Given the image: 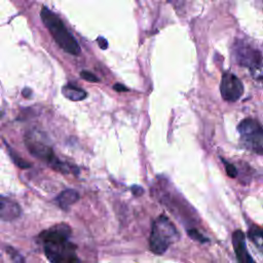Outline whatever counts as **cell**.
Instances as JSON below:
<instances>
[{
    "instance_id": "obj_3",
    "label": "cell",
    "mask_w": 263,
    "mask_h": 263,
    "mask_svg": "<svg viewBox=\"0 0 263 263\" xmlns=\"http://www.w3.org/2000/svg\"><path fill=\"white\" fill-rule=\"evenodd\" d=\"M179 236L177 228L168 218L159 216L152 224L149 238L150 250L156 255H161L172 243L179 239Z\"/></svg>"
},
{
    "instance_id": "obj_1",
    "label": "cell",
    "mask_w": 263,
    "mask_h": 263,
    "mask_svg": "<svg viewBox=\"0 0 263 263\" xmlns=\"http://www.w3.org/2000/svg\"><path fill=\"white\" fill-rule=\"evenodd\" d=\"M71 234L70 227L65 223L57 224L40 234L44 243V253L50 262L66 263L78 261L76 246L68 240Z\"/></svg>"
},
{
    "instance_id": "obj_13",
    "label": "cell",
    "mask_w": 263,
    "mask_h": 263,
    "mask_svg": "<svg viewBox=\"0 0 263 263\" xmlns=\"http://www.w3.org/2000/svg\"><path fill=\"white\" fill-rule=\"evenodd\" d=\"M80 76H81V78H83L84 80L89 81V82H99L100 81L99 77H97L95 74H92L91 72H88V71H81Z\"/></svg>"
},
{
    "instance_id": "obj_8",
    "label": "cell",
    "mask_w": 263,
    "mask_h": 263,
    "mask_svg": "<svg viewBox=\"0 0 263 263\" xmlns=\"http://www.w3.org/2000/svg\"><path fill=\"white\" fill-rule=\"evenodd\" d=\"M21 206L14 200L0 195V220L12 221L20 217Z\"/></svg>"
},
{
    "instance_id": "obj_6",
    "label": "cell",
    "mask_w": 263,
    "mask_h": 263,
    "mask_svg": "<svg viewBox=\"0 0 263 263\" xmlns=\"http://www.w3.org/2000/svg\"><path fill=\"white\" fill-rule=\"evenodd\" d=\"M222 98L227 102H235L243 93V84L240 79L231 72H225L220 83Z\"/></svg>"
},
{
    "instance_id": "obj_15",
    "label": "cell",
    "mask_w": 263,
    "mask_h": 263,
    "mask_svg": "<svg viewBox=\"0 0 263 263\" xmlns=\"http://www.w3.org/2000/svg\"><path fill=\"white\" fill-rule=\"evenodd\" d=\"M223 162H224V166H225V170H226V173H227V175H228L229 177H231V178H234V177H236V175H237V172H236V168H235V166H234V165H232L231 163H229L228 161H225V160H223Z\"/></svg>"
},
{
    "instance_id": "obj_12",
    "label": "cell",
    "mask_w": 263,
    "mask_h": 263,
    "mask_svg": "<svg viewBox=\"0 0 263 263\" xmlns=\"http://www.w3.org/2000/svg\"><path fill=\"white\" fill-rule=\"evenodd\" d=\"M9 148V153H10V156H11V158L13 159V161L15 162V164L17 165V166H20V167H22V168H27V167H30V163L29 162H27V161H25V160H23L17 154H14L11 150H10V147H8Z\"/></svg>"
},
{
    "instance_id": "obj_16",
    "label": "cell",
    "mask_w": 263,
    "mask_h": 263,
    "mask_svg": "<svg viewBox=\"0 0 263 263\" xmlns=\"http://www.w3.org/2000/svg\"><path fill=\"white\" fill-rule=\"evenodd\" d=\"M98 43H99V45H100V47H101L102 49H106V48L108 47L107 40H106L105 38H103V37H99V38H98Z\"/></svg>"
},
{
    "instance_id": "obj_9",
    "label": "cell",
    "mask_w": 263,
    "mask_h": 263,
    "mask_svg": "<svg viewBox=\"0 0 263 263\" xmlns=\"http://www.w3.org/2000/svg\"><path fill=\"white\" fill-rule=\"evenodd\" d=\"M79 199V193L74 189H66L62 191L57 197V201L59 205L66 210L73 203H75Z\"/></svg>"
},
{
    "instance_id": "obj_14",
    "label": "cell",
    "mask_w": 263,
    "mask_h": 263,
    "mask_svg": "<svg viewBox=\"0 0 263 263\" xmlns=\"http://www.w3.org/2000/svg\"><path fill=\"white\" fill-rule=\"evenodd\" d=\"M188 234H189L192 238H194V239H196V240H198V241H200V242H205V241L209 240V239H208L206 237H204L201 233H199L196 229H190V230H188Z\"/></svg>"
},
{
    "instance_id": "obj_7",
    "label": "cell",
    "mask_w": 263,
    "mask_h": 263,
    "mask_svg": "<svg viewBox=\"0 0 263 263\" xmlns=\"http://www.w3.org/2000/svg\"><path fill=\"white\" fill-rule=\"evenodd\" d=\"M232 243L235 251L236 258L241 263H251L254 262V259L251 257L247 250L246 246V237L242 231L235 230L232 234Z\"/></svg>"
},
{
    "instance_id": "obj_2",
    "label": "cell",
    "mask_w": 263,
    "mask_h": 263,
    "mask_svg": "<svg viewBox=\"0 0 263 263\" xmlns=\"http://www.w3.org/2000/svg\"><path fill=\"white\" fill-rule=\"evenodd\" d=\"M40 16L44 26L63 50L73 55H78L80 53V46L78 42L57 14L47 7H42Z\"/></svg>"
},
{
    "instance_id": "obj_18",
    "label": "cell",
    "mask_w": 263,
    "mask_h": 263,
    "mask_svg": "<svg viewBox=\"0 0 263 263\" xmlns=\"http://www.w3.org/2000/svg\"><path fill=\"white\" fill-rule=\"evenodd\" d=\"M113 88L116 90V91H127V87H125L124 85L120 84V83H116L113 85Z\"/></svg>"
},
{
    "instance_id": "obj_11",
    "label": "cell",
    "mask_w": 263,
    "mask_h": 263,
    "mask_svg": "<svg viewBox=\"0 0 263 263\" xmlns=\"http://www.w3.org/2000/svg\"><path fill=\"white\" fill-rule=\"evenodd\" d=\"M248 236L251 239V241L260 250L263 252V228L253 225L250 227Z\"/></svg>"
},
{
    "instance_id": "obj_17",
    "label": "cell",
    "mask_w": 263,
    "mask_h": 263,
    "mask_svg": "<svg viewBox=\"0 0 263 263\" xmlns=\"http://www.w3.org/2000/svg\"><path fill=\"white\" fill-rule=\"evenodd\" d=\"M133 193L136 195V196H140L143 194V189L142 187L140 186H133V189H132Z\"/></svg>"
},
{
    "instance_id": "obj_19",
    "label": "cell",
    "mask_w": 263,
    "mask_h": 263,
    "mask_svg": "<svg viewBox=\"0 0 263 263\" xmlns=\"http://www.w3.org/2000/svg\"><path fill=\"white\" fill-rule=\"evenodd\" d=\"M31 93H32V91H31L29 88H24V89H23V96H24V97L29 98V97L31 96Z\"/></svg>"
},
{
    "instance_id": "obj_5",
    "label": "cell",
    "mask_w": 263,
    "mask_h": 263,
    "mask_svg": "<svg viewBox=\"0 0 263 263\" xmlns=\"http://www.w3.org/2000/svg\"><path fill=\"white\" fill-rule=\"evenodd\" d=\"M234 55L237 63L253 71L259 70L263 65V57L261 52L250 44L238 41L234 45Z\"/></svg>"
},
{
    "instance_id": "obj_10",
    "label": "cell",
    "mask_w": 263,
    "mask_h": 263,
    "mask_svg": "<svg viewBox=\"0 0 263 263\" xmlns=\"http://www.w3.org/2000/svg\"><path fill=\"white\" fill-rule=\"evenodd\" d=\"M62 93L64 97L71 101H81L86 98L87 93L84 89L73 85V84H66L62 88Z\"/></svg>"
},
{
    "instance_id": "obj_4",
    "label": "cell",
    "mask_w": 263,
    "mask_h": 263,
    "mask_svg": "<svg viewBox=\"0 0 263 263\" xmlns=\"http://www.w3.org/2000/svg\"><path fill=\"white\" fill-rule=\"evenodd\" d=\"M241 144L250 151L263 156V125L254 118L241 120L237 126Z\"/></svg>"
}]
</instances>
